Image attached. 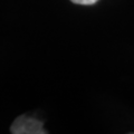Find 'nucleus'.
<instances>
[{
    "label": "nucleus",
    "instance_id": "nucleus-2",
    "mask_svg": "<svg viewBox=\"0 0 134 134\" xmlns=\"http://www.w3.org/2000/svg\"><path fill=\"white\" fill-rule=\"evenodd\" d=\"M70 1L77 5H94L98 0H70Z\"/></svg>",
    "mask_w": 134,
    "mask_h": 134
},
{
    "label": "nucleus",
    "instance_id": "nucleus-1",
    "mask_svg": "<svg viewBox=\"0 0 134 134\" xmlns=\"http://www.w3.org/2000/svg\"><path fill=\"white\" fill-rule=\"evenodd\" d=\"M12 134H46L44 130V122L27 115H20L14 121L10 126Z\"/></svg>",
    "mask_w": 134,
    "mask_h": 134
}]
</instances>
